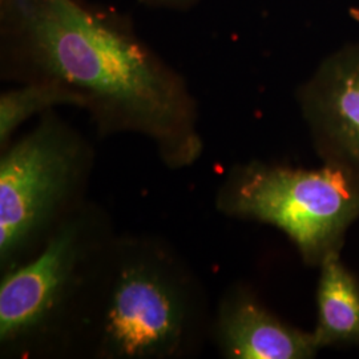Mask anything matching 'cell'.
Returning a JSON list of instances; mask_svg holds the SVG:
<instances>
[{
	"label": "cell",
	"mask_w": 359,
	"mask_h": 359,
	"mask_svg": "<svg viewBox=\"0 0 359 359\" xmlns=\"http://www.w3.org/2000/svg\"><path fill=\"white\" fill-rule=\"evenodd\" d=\"M116 234L111 215L87 200L34 256L1 273L3 358L71 357L77 323Z\"/></svg>",
	"instance_id": "obj_3"
},
{
	"label": "cell",
	"mask_w": 359,
	"mask_h": 359,
	"mask_svg": "<svg viewBox=\"0 0 359 359\" xmlns=\"http://www.w3.org/2000/svg\"><path fill=\"white\" fill-rule=\"evenodd\" d=\"M60 105L84 109V99L65 86L50 80H32L0 95V149L13 142L16 130L34 116Z\"/></svg>",
	"instance_id": "obj_9"
},
{
	"label": "cell",
	"mask_w": 359,
	"mask_h": 359,
	"mask_svg": "<svg viewBox=\"0 0 359 359\" xmlns=\"http://www.w3.org/2000/svg\"><path fill=\"white\" fill-rule=\"evenodd\" d=\"M209 297L179 252L154 236L116 234L77 323L71 355L185 359L210 338Z\"/></svg>",
	"instance_id": "obj_2"
},
{
	"label": "cell",
	"mask_w": 359,
	"mask_h": 359,
	"mask_svg": "<svg viewBox=\"0 0 359 359\" xmlns=\"http://www.w3.org/2000/svg\"><path fill=\"white\" fill-rule=\"evenodd\" d=\"M216 209L231 218L277 228L313 268L341 255L359 218V191L337 169H301L265 161L236 164L216 192Z\"/></svg>",
	"instance_id": "obj_5"
},
{
	"label": "cell",
	"mask_w": 359,
	"mask_h": 359,
	"mask_svg": "<svg viewBox=\"0 0 359 359\" xmlns=\"http://www.w3.org/2000/svg\"><path fill=\"white\" fill-rule=\"evenodd\" d=\"M210 339L228 359H310L321 350L313 332L280 320L243 285L218 302Z\"/></svg>",
	"instance_id": "obj_7"
},
{
	"label": "cell",
	"mask_w": 359,
	"mask_h": 359,
	"mask_svg": "<svg viewBox=\"0 0 359 359\" xmlns=\"http://www.w3.org/2000/svg\"><path fill=\"white\" fill-rule=\"evenodd\" d=\"M152 4H158V6H172V7H179V6H188L193 3L194 0H144Z\"/></svg>",
	"instance_id": "obj_10"
},
{
	"label": "cell",
	"mask_w": 359,
	"mask_h": 359,
	"mask_svg": "<svg viewBox=\"0 0 359 359\" xmlns=\"http://www.w3.org/2000/svg\"><path fill=\"white\" fill-rule=\"evenodd\" d=\"M3 74L76 92L100 137L135 133L170 169L204 154L187 80L115 11L90 0H0Z\"/></svg>",
	"instance_id": "obj_1"
},
{
	"label": "cell",
	"mask_w": 359,
	"mask_h": 359,
	"mask_svg": "<svg viewBox=\"0 0 359 359\" xmlns=\"http://www.w3.org/2000/svg\"><path fill=\"white\" fill-rule=\"evenodd\" d=\"M95 164L90 142L50 111L1 149L0 271L34 256L83 205Z\"/></svg>",
	"instance_id": "obj_4"
},
{
	"label": "cell",
	"mask_w": 359,
	"mask_h": 359,
	"mask_svg": "<svg viewBox=\"0 0 359 359\" xmlns=\"http://www.w3.org/2000/svg\"><path fill=\"white\" fill-rule=\"evenodd\" d=\"M317 283V322L313 334L320 348L359 347V280L341 255L322 262Z\"/></svg>",
	"instance_id": "obj_8"
},
{
	"label": "cell",
	"mask_w": 359,
	"mask_h": 359,
	"mask_svg": "<svg viewBox=\"0 0 359 359\" xmlns=\"http://www.w3.org/2000/svg\"><path fill=\"white\" fill-rule=\"evenodd\" d=\"M298 102L322 164L359 191V43L326 57L299 88Z\"/></svg>",
	"instance_id": "obj_6"
}]
</instances>
